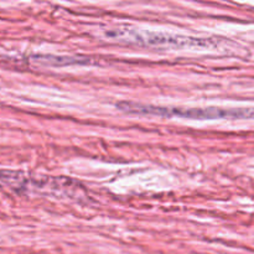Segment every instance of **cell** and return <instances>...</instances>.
<instances>
[{"mask_svg":"<svg viewBox=\"0 0 254 254\" xmlns=\"http://www.w3.org/2000/svg\"><path fill=\"white\" fill-rule=\"evenodd\" d=\"M119 111L128 114L158 117H179L189 119H254V108H181V107H156L134 102H119L116 104Z\"/></svg>","mask_w":254,"mask_h":254,"instance_id":"1","label":"cell"},{"mask_svg":"<svg viewBox=\"0 0 254 254\" xmlns=\"http://www.w3.org/2000/svg\"><path fill=\"white\" fill-rule=\"evenodd\" d=\"M25 178L22 174L15 173V171L0 170V184L10 186V188L17 189L24 185Z\"/></svg>","mask_w":254,"mask_h":254,"instance_id":"2","label":"cell"},{"mask_svg":"<svg viewBox=\"0 0 254 254\" xmlns=\"http://www.w3.org/2000/svg\"><path fill=\"white\" fill-rule=\"evenodd\" d=\"M39 60H44L46 64H52V66H62V64H86L88 61H83L79 59H73V57H52V56H44L40 57Z\"/></svg>","mask_w":254,"mask_h":254,"instance_id":"3","label":"cell"}]
</instances>
